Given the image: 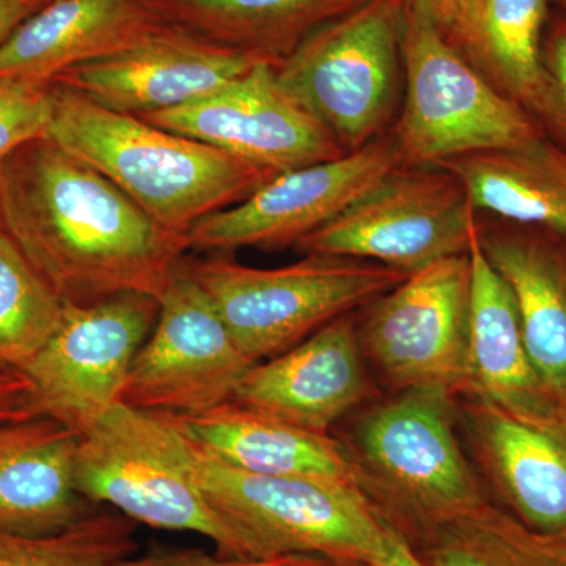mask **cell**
Returning a JSON list of instances; mask_svg holds the SVG:
<instances>
[{
    "instance_id": "603a6c76",
    "label": "cell",
    "mask_w": 566,
    "mask_h": 566,
    "mask_svg": "<svg viewBox=\"0 0 566 566\" xmlns=\"http://www.w3.org/2000/svg\"><path fill=\"white\" fill-rule=\"evenodd\" d=\"M549 0H460L442 29L465 61L543 128Z\"/></svg>"
},
{
    "instance_id": "ac0fdd59",
    "label": "cell",
    "mask_w": 566,
    "mask_h": 566,
    "mask_svg": "<svg viewBox=\"0 0 566 566\" xmlns=\"http://www.w3.org/2000/svg\"><path fill=\"white\" fill-rule=\"evenodd\" d=\"M479 240L513 294L532 365L566 416V240L499 219L480 222Z\"/></svg>"
},
{
    "instance_id": "83f0119b",
    "label": "cell",
    "mask_w": 566,
    "mask_h": 566,
    "mask_svg": "<svg viewBox=\"0 0 566 566\" xmlns=\"http://www.w3.org/2000/svg\"><path fill=\"white\" fill-rule=\"evenodd\" d=\"M134 532L129 517L96 509L54 535L0 532V566H115L137 549Z\"/></svg>"
},
{
    "instance_id": "4dcf8cb0",
    "label": "cell",
    "mask_w": 566,
    "mask_h": 566,
    "mask_svg": "<svg viewBox=\"0 0 566 566\" xmlns=\"http://www.w3.org/2000/svg\"><path fill=\"white\" fill-rule=\"evenodd\" d=\"M277 557L270 560H248V558L211 556L199 549L164 551L142 557H126L115 566H281L286 558Z\"/></svg>"
},
{
    "instance_id": "d6986e66",
    "label": "cell",
    "mask_w": 566,
    "mask_h": 566,
    "mask_svg": "<svg viewBox=\"0 0 566 566\" xmlns=\"http://www.w3.org/2000/svg\"><path fill=\"white\" fill-rule=\"evenodd\" d=\"M148 0H51L0 46V80L51 85L161 28Z\"/></svg>"
},
{
    "instance_id": "6da1fadb",
    "label": "cell",
    "mask_w": 566,
    "mask_h": 566,
    "mask_svg": "<svg viewBox=\"0 0 566 566\" xmlns=\"http://www.w3.org/2000/svg\"><path fill=\"white\" fill-rule=\"evenodd\" d=\"M0 222L70 304L122 293L159 300L188 252L185 238L46 137L22 145L0 166Z\"/></svg>"
},
{
    "instance_id": "7a4b0ae2",
    "label": "cell",
    "mask_w": 566,
    "mask_h": 566,
    "mask_svg": "<svg viewBox=\"0 0 566 566\" xmlns=\"http://www.w3.org/2000/svg\"><path fill=\"white\" fill-rule=\"evenodd\" d=\"M44 137L114 182L148 218L186 240L207 216L243 202L275 174L134 115L50 85Z\"/></svg>"
},
{
    "instance_id": "e575fe53",
    "label": "cell",
    "mask_w": 566,
    "mask_h": 566,
    "mask_svg": "<svg viewBox=\"0 0 566 566\" xmlns=\"http://www.w3.org/2000/svg\"><path fill=\"white\" fill-rule=\"evenodd\" d=\"M382 566H424L415 549L390 528L389 553Z\"/></svg>"
},
{
    "instance_id": "f546056e",
    "label": "cell",
    "mask_w": 566,
    "mask_h": 566,
    "mask_svg": "<svg viewBox=\"0 0 566 566\" xmlns=\"http://www.w3.org/2000/svg\"><path fill=\"white\" fill-rule=\"evenodd\" d=\"M546 74V112L543 129L566 148V18L551 25L543 44Z\"/></svg>"
},
{
    "instance_id": "5b68a950",
    "label": "cell",
    "mask_w": 566,
    "mask_h": 566,
    "mask_svg": "<svg viewBox=\"0 0 566 566\" xmlns=\"http://www.w3.org/2000/svg\"><path fill=\"white\" fill-rule=\"evenodd\" d=\"M352 455L365 494L409 546L488 501L458 442L453 395L444 390H401L375 406L356 424Z\"/></svg>"
},
{
    "instance_id": "484cf974",
    "label": "cell",
    "mask_w": 566,
    "mask_h": 566,
    "mask_svg": "<svg viewBox=\"0 0 566 566\" xmlns=\"http://www.w3.org/2000/svg\"><path fill=\"white\" fill-rule=\"evenodd\" d=\"M411 547L424 566H566V528L536 531L490 501L428 528Z\"/></svg>"
},
{
    "instance_id": "e0dca14e",
    "label": "cell",
    "mask_w": 566,
    "mask_h": 566,
    "mask_svg": "<svg viewBox=\"0 0 566 566\" xmlns=\"http://www.w3.org/2000/svg\"><path fill=\"white\" fill-rule=\"evenodd\" d=\"M469 376L464 392L526 422L566 428V416L532 365L515 300L486 259L479 230L469 245Z\"/></svg>"
},
{
    "instance_id": "8fae6325",
    "label": "cell",
    "mask_w": 566,
    "mask_h": 566,
    "mask_svg": "<svg viewBox=\"0 0 566 566\" xmlns=\"http://www.w3.org/2000/svg\"><path fill=\"white\" fill-rule=\"evenodd\" d=\"M159 300L122 293L91 304L65 303L61 324L22 374L44 416L81 431L112 406L134 357L158 322Z\"/></svg>"
},
{
    "instance_id": "3957f363",
    "label": "cell",
    "mask_w": 566,
    "mask_h": 566,
    "mask_svg": "<svg viewBox=\"0 0 566 566\" xmlns=\"http://www.w3.org/2000/svg\"><path fill=\"white\" fill-rule=\"evenodd\" d=\"M74 480L92 505H109L145 526L207 536L219 556L256 560L203 493L191 442L170 415L112 406L81 431Z\"/></svg>"
},
{
    "instance_id": "52a82bcc",
    "label": "cell",
    "mask_w": 566,
    "mask_h": 566,
    "mask_svg": "<svg viewBox=\"0 0 566 566\" xmlns=\"http://www.w3.org/2000/svg\"><path fill=\"white\" fill-rule=\"evenodd\" d=\"M405 0H367L275 65L283 88L345 151L389 133L403 98Z\"/></svg>"
},
{
    "instance_id": "4fadbf2b",
    "label": "cell",
    "mask_w": 566,
    "mask_h": 566,
    "mask_svg": "<svg viewBox=\"0 0 566 566\" xmlns=\"http://www.w3.org/2000/svg\"><path fill=\"white\" fill-rule=\"evenodd\" d=\"M401 166L392 132L333 161L279 174L243 202L207 216L186 233L196 251H266L297 245Z\"/></svg>"
},
{
    "instance_id": "1f68e13d",
    "label": "cell",
    "mask_w": 566,
    "mask_h": 566,
    "mask_svg": "<svg viewBox=\"0 0 566 566\" xmlns=\"http://www.w3.org/2000/svg\"><path fill=\"white\" fill-rule=\"evenodd\" d=\"M44 416L24 374L0 365V424Z\"/></svg>"
},
{
    "instance_id": "ffe728a7",
    "label": "cell",
    "mask_w": 566,
    "mask_h": 566,
    "mask_svg": "<svg viewBox=\"0 0 566 566\" xmlns=\"http://www.w3.org/2000/svg\"><path fill=\"white\" fill-rule=\"evenodd\" d=\"M80 438L50 416L0 424V532L54 535L95 510L74 480Z\"/></svg>"
},
{
    "instance_id": "9a60e30c",
    "label": "cell",
    "mask_w": 566,
    "mask_h": 566,
    "mask_svg": "<svg viewBox=\"0 0 566 566\" xmlns=\"http://www.w3.org/2000/svg\"><path fill=\"white\" fill-rule=\"evenodd\" d=\"M259 62L264 61L161 25L117 54L65 71L52 84L107 109L144 117L202 98Z\"/></svg>"
},
{
    "instance_id": "f1b7e54d",
    "label": "cell",
    "mask_w": 566,
    "mask_h": 566,
    "mask_svg": "<svg viewBox=\"0 0 566 566\" xmlns=\"http://www.w3.org/2000/svg\"><path fill=\"white\" fill-rule=\"evenodd\" d=\"M50 117V85L0 80V166L22 145L44 137Z\"/></svg>"
},
{
    "instance_id": "d6a6232c",
    "label": "cell",
    "mask_w": 566,
    "mask_h": 566,
    "mask_svg": "<svg viewBox=\"0 0 566 566\" xmlns=\"http://www.w3.org/2000/svg\"><path fill=\"white\" fill-rule=\"evenodd\" d=\"M50 2L51 0H0V46L22 22Z\"/></svg>"
},
{
    "instance_id": "4316f807",
    "label": "cell",
    "mask_w": 566,
    "mask_h": 566,
    "mask_svg": "<svg viewBox=\"0 0 566 566\" xmlns=\"http://www.w3.org/2000/svg\"><path fill=\"white\" fill-rule=\"evenodd\" d=\"M65 301L0 229V365L24 371L57 329Z\"/></svg>"
},
{
    "instance_id": "2e32d148",
    "label": "cell",
    "mask_w": 566,
    "mask_h": 566,
    "mask_svg": "<svg viewBox=\"0 0 566 566\" xmlns=\"http://www.w3.org/2000/svg\"><path fill=\"white\" fill-rule=\"evenodd\" d=\"M367 395L363 348L356 319L349 314L285 353L253 365L238 382L232 400L327 433Z\"/></svg>"
},
{
    "instance_id": "8d00e7d4",
    "label": "cell",
    "mask_w": 566,
    "mask_h": 566,
    "mask_svg": "<svg viewBox=\"0 0 566 566\" xmlns=\"http://www.w3.org/2000/svg\"><path fill=\"white\" fill-rule=\"evenodd\" d=\"M549 2L554 3L558 10H562V13H564L566 18V0H549Z\"/></svg>"
},
{
    "instance_id": "8992f818",
    "label": "cell",
    "mask_w": 566,
    "mask_h": 566,
    "mask_svg": "<svg viewBox=\"0 0 566 566\" xmlns=\"http://www.w3.org/2000/svg\"><path fill=\"white\" fill-rule=\"evenodd\" d=\"M253 360L271 359L326 324L403 282L409 274L348 256L307 253L281 268L245 266L223 255L181 264Z\"/></svg>"
},
{
    "instance_id": "d590c367",
    "label": "cell",
    "mask_w": 566,
    "mask_h": 566,
    "mask_svg": "<svg viewBox=\"0 0 566 566\" xmlns=\"http://www.w3.org/2000/svg\"><path fill=\"white\" fill-rule=\"evenodd\" d=\"M281 566H342L329 558L316 556H292L286 558Z\"/></svg>"
},
{
    "instance_id": "836d02e7",
    "label": "cell",
    "mask_w": 566,
    "mask_h": 566,
    "mask_svg": "<svg viewBox=\"0 0 566 566\" xmlns=\"http://www.w3.org/2000/svg\"><path fill=\"white\" fill-rule=\"evenodd\" d=\"M405 3L406 9L433 21L442 31L455 13L460 0H405Z\"/></svg>"
},
{
    "instance_id": "7402d4cb",
    "label": "cell",
    "mask_w": 566,
    "mask_h": 566,
    "mask_svg": "<svg viewBox=\"0 0 566 566\" xmlns=\"http://www.w3.org/2000/svg\"><path fill=\"white\" fill-rule=\"evenodd\" d=\"M465 415L509 513L536 531H565L566 428L526 422L475 398Z\"/></svg>"
},
{
    "instance_id": "7c38bea8",
    "label": "cell",
    "mask_w": 566,
    "mask_h": 566,
    "mask_svg": "<svg viewBox=\"0 0 566 566\" xmlns=\"http://www.w3.org/2000/svg\"><path fill=\"white\" fill-rule=\"evenodd\" d=\"M255 364L207 294L178 266L159 297L158 322L134 357L120 401L144 411L196 415L232 400Z\"/></svg>"
},
{
    "instance_id": "ba28073f",
    "label": "cell",
    "mask_w": 566,
    "mask_h": 566,
    "mask_svg": "<svg viewBox=\"0 0 566 566\" xmlns=\"http://www.w3.org/2000/svg\"><path fill=\"white\" fill-rule=\"evenodd\" d=\"M401 166L521 147L545 129L486 80L433 21L406 9L403 98L392 129Z\"/></svg>"
},
{
    "instance_id": "5bb4252c",
    "label": "cell",
    "mask_w": 566,
    "mask_h": 566,
    "mask_svg": "<svg viewBox=\"0 0 566 566\" xmlns=\"http://www.w3.org/2000/svg\"><path fill=\"white\" fill-rule=\"evenodd\" d=\"M275 175L345 155L333 134L282 87L271 62L202 98L139 117Z\"/></svg>"
},
{
    "instance_id": "44dd1931",
    "label": "cell",
    "mask_w": 566,
    "mask_h": 566,
    "mask_svg": "<svg viewBox=\"0 0 566 566\" xmlns=\"http://www.w3.org/2000/svg\"><path fill=\"white\" fill-rule=\"evenodd\" d=\"M175 422L212 457L249 474L314 476L363 488L349 450L327 433L307 430L279 417L229 400Z\"/></svg>"
},
{
    "instance_id": "9c48e42d",
    "label": "cell",
    "mask_w": 566,
    "mask_h": 566,
    "mask_svg": "<svg viewBox=\"0 0 566 566\" xmlns=\"http://www.w3.org/2000/svg\"><path fill=\"white\" fill-rule=\"evenodd\" d=\"M479 222L455 175L438 166H400L296 248L412 274L468 253Z\"/></svg>"
},
{
    "instance_id": "cb8c5ba5",
    "label": "cell",
    "mask_w": 566,
    "mask_h": 566,
    "mask_svg": "<svg viewBox=\"0 0 566 566\" xmlns=\"http://www.w3.org/2000/svg\"><path fill=\"white\" fill-rule=\"evenodd\" d=\"M479 214L538 227L566 240V148L542 136L521 147L472 153L441 164Z\"/></svg>"
},
{
    "instance_id": "30bf717a",
    "label": "cell",
    "mask_w": 566,
    "mask_h": 566,
    "mask_svg": "<svg viewBox=\"0 0 566 566\" xmlns=\"http://www.w3.org/2000/svg\"><path fill=\"white\" fill-rule=\"evenodd\" d=\"M471 259L450 256L409 274L365 305L360 348L400 390L464 392L469 376Z\"/></svg>"
},
{
    "instance_id": "d4e9b609",
    "label": "cell",
    "mask_w": 566,
    "mask_h": 566,
    "mask_svg": "<svg viewBox=\"0 0 566 566\" xmlns=\"http://www.w3.org/2000/svg\"><path fill=\"white\" fill-rule=\"evenodd\" d=\"M367 0H156L163 9L230 50L277 65L316 29Z\"/></svg>"
},
{
    "instance_id": "74e56055",
    "label": "cell",
    "mask_w": 566,
    "mask_h": 566,
    "mask_svg": "<svg viewBox=\"0 0 566 566\" xmlns=\"http://www.w3.org/2000/svg\"><path fill=\"white\" fill-rule=\"evenodd\" d=\"M0 229H2V222H0Z\"/></svg>"
},
{
    "instance_id": "277c9868",
    "label": "cell",
    "mask_w": 566,
    "mask_h": 566,
    "mask_svg": "<svg viewBox=\"0 0 566 566\" xmlns=\"http://www.w3.org/2000/svg\"><path fill=\"white\" fill-rule=\"evenodd\" d=\"M189 442L203 493L243 535L256 560L316 556L342 566L385 564L390 527L363 488L314 476L249 474Z\"/></svg>"
}]
</instances>
